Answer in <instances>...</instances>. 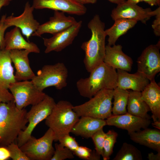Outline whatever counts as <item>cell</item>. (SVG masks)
I'll return each instance as SVG.
<instances>
[{"label": "cell", "instance_id": "277c9868", "mask_svg": "<svg viewBox=\"0 0 160 160\" xmlns=\"http://www.w3.org/2000/svg\"><path fill=\"white\" fill-rule=\"evenodd\" d=\"M69 102L61 100L56 103L51 113L45 119V123L55 134V142L69 134L79 117L73 111Z\"/></svg>", "mask_w": 160, "mask_h": 160}, {"label": "cell", "instance_id": "ac0fdd59", "mask_svg": "<svg viewBox=\"0 0 160 160\" xmlns=\"http://www.w3.org/2000/svg\"><path fill=\"white\" fill-rule=\"evenodd\" d=\"M31 52L26 50L9 51L10 57L15 66V76L16 81L31 80L35 76L31 69L28 55Z\"/></svg>", "mask_w": 160, "mask_h": 160}, {"label": "cell", "instance_id": "f1b7e54d", "mask_svg": "<svg viewBox=\"0 0 160 160\" xmlns=\"http://www.w3.org/2000/svg\"><path fill=\"white\" fill-rule=\"evenodd\" d=\"M118 133L113 130H109L105 133L103 143V160H108L113 152V148L116 142Z\"/></svg>", "mask_w": 160, "mask_h": 160}, {"label": "cell", "instance_id": "ee69618b", "mask_svg": "<svg viewBox=\"0 0 160 160\" xmlns=\"http://www.w3.org/2000/svg\"><path fill=\"white\" fill-rule=\"evenodd\" d=\"M127 2L133 4H137L139 2H140V0H127L126 1Z\"/></svg>", "mask_w": 160, "mask_h": 160}, {"label": "cell", "instance_id": "603a6c76", "mask_svg": "<svg viewBox=\"0 0 160 160\" xmlns=\"http://www.w3.org/2000/svg\"><path fill=\"white\" fill-rule=\"evenodd\" d=\"M141 98L149 107L153 121L160 120V87L155 79L141 92Z\"/></svg>", "mask_w": 160, "mask_h": 160}, {"label": "cell", "instance_id": "4dcf8cb0", "mask_svg": "<svg viewBox=\"0 0 160 160\" xmlns=\"http://www.w3.org/2000/svg\"><path fill=\"white\" fill-rule=\"evenodd\" d=\"M54 153L51 160H64L73 159L74 155L71 151L60 143H55Z\"/></svg>", "mask_w": 160, "mask_h": 160}, {"label": "cell", "instance_id": "4fadbf2b", "mask_svg": "<svg viewBox=\"0 0 160 160\" xmlns=\"http://www.w3.org/2000/svg\"><path fill=\"white\" fill-rule=\"evenodd\" d=\"M82 21H79L68 28L60 31L50 38H43L46 47L45 53L52 51H62L72 43L81 27Z\"/></svg>", "mask_w": 160, "mask_h": 160}, {"label": "cell", "instance_id": "7a4b0ae2", "mask_svg": "<svg viewBox=\"0 0 160 160\" xmlns=\"http://www.w3.org/2000/svg\"><path fill=\"white\" fill-rule=\"evenodd\" d=\"M91 32L90 39L83 42L81 47L84 52V63L89 73L103 62L105 55V25L98 15H95L88 24Z\"/></svg>", "mask_w": 160, "mask_h": 160}, {"label": "cell", "instance_id": "4316f807", "mask_svg": "<svg viewBox=\"0 0 160 160\" xmlns=\"http://www.w3.org/2000/svg\"><path fill=\"white\" fill-rule=\"evenodd\" d=\"M129 91L116 87L113 89V106L112 108V114L121 115L127 112L126 107L129 98Z\"/></svg>", "mask_w": 160, "mask_h": 160}, {"label": "cell", "instance_id": "e0dca14e", "mask_svg": "<svg viewBox=\"0 0 160 160\" xmlns=\"http://www.w3.org/2000/svg\"><path fill=\"white\" fill-rule=\"evenodd\" d=\"M77 22L73 17L66 16L65 12L55 10L53 16L47 22L40 25L32 36L40 37L45 33L54 35L68 28Z\"/></svg>", "mask_w": 160, "mask_h": 160}, {"label": "cell", "instance_id": "60d3db41", "mask_svg": "<svg viewBox=\"0 0 160 160\" xmlns=\"http://www.w3.org/2000/svg\"><path fill=\"white\" fill-rule=\"evenodd\" d=\"M9 3L7 0H0V10L2 7L8 5Z\"/></svg>", "mask_w": 160, "mask_h": 160}, {"label": "cell", "instance_id": "6da1fadb", "mask_svg": "<svg viewBox=\"0 0 160 160\" xmlns=\"http://www.w3.org/2000/svg\"><path fill=\"white\" fill-rule=\"evenodd\" d=\"M27 111L16 107L14 100L0 103V146L15 142L28 123Z\"/></svg>", "mask_w": 160, "mask_h": 160}, {"label": "cell", "instance_id": "74e56055", "mask_svg": "<svg viewBox=\"0 0 160 160\" xmlns=\"http://www.w3.org/2000/svg\"><path fill=\"white\" fill-rule=\"evenodd\" d=\"M147 158L149 160H160V152H157L156 154L153 152L148 153Z\"/></svg>", "mask_w": 160, "mask_h": 160}, {"label": "cell", "instance_id": "52a82bcc", "mask_svg": "<svg viewBox=\"0 0 160 160\" xmlns=\"http://www.w3.org/2000/svg\"><path fill=\"white\" fill-rule=\"evenodd\" d=\"M56 103L54 99L46 94L41 102L32 105L26 116L28 124L19 134L17 139V144L20 147L32 136L36 127L41 122L45 119L51 113Z\"/></svg>", "mask_w": 160, "mask_h": 160}, {"label": "cell", "instance_id": "836d02e7", "mask_svg": "<svg viewBox=\"0 0 160 160\" xmlns=\"http://www.w3.org/2000/svg\"><path fill=\"white\" fill-rule=\"evenodd\" d=\"M59 143L68 148L73 152L79 146V145L74 138L70 136L69 134L64 135L59 139Z\"/></svg>", "mask_w": 160, "mask_h": 160}, {"label": "cell", "instance_id": "7402d4cb", "mask_svg": "<svg viewBox=\"0 0 160 160\" xmlns=\"http://www.w3.org/2000/svg\"><path fill=\"white\" fill-rule=\"evenodd\" d=\"M80 117L71 132L76 136L91 138L95 133L106 125L105 119L87 116Z\"/></svg>", "mask_w": 160, "mask_h": 160}, {"label": "cell", "instance_id": "8fae6325", "mask_svg": "<svg viewBox=\"0 0 160 160\" xmlns=\"http://www.w3.org/2000/svg\"><path fill=\"white\" fill-rule=\"evenodd\" d=\"M9 51L0 49V101L8 102L14 100L9 91L11 83L16 81Z\"/></svg>", "mask_w": 160, "mask_h": 160}, {"label": "cell", "instance_id": "5bb4252c", "mask_svg": "<svg viewBox=\"0 0 160 160\" xmlns=\"http://www.w3.org/2000/svg\"><path fill=\"white\" fill-rule=\"evenodd\" d=\"M34 9L32 6L27 2L21 14L18 16L12 15L6 17L5 19V23L8 27L15 26L19 28L22 34L28 40L40 25L34 18L33 12Z\"/></svg>", "mask_w": 160, "mask_h": 160}, {"label": "cell", "instance_id": "7bdbcfd3", "mask_svg": "<svg viewBox=\"0 0 160 160\" xmlns=\"http://www.w3.org/2000/svg\"><path fill=\"white\" fill-rule=\"evenodd\" d=\"M110 2L117 4V5L123 3L126 1V0H108Z\"/></svg>", "mask_w": 160, "mask_h": 160}, {"label": "cell", "instance_id": "2e32d148", "mask_svg": "<svg viewBox=\"0 0 160 160\" xmlns=\"http://www.w3.org/2000/svg\"><path fill=\"white\" fill-rule=\"evenodd\" d=\"M34 9H48L71 15H82L87 12V8L75 0H33Z\"/></svg>", "mask_w": 160, "mask_h": 160}, {"label": "cell", "instance_id": "d6a6232c", "mask_svg": "<svg viewBox=\"0 0 160 160\" xmlns=\"http://www.w3.org/2000/svg\"><path fill=\"white\" fill-rule=\"evenodd\" d=\"M10 153V157L13 160H30L20 149L17 143H12L7 146Z\"/></svg>", "mask_w": 160, "mask_h": 160}, {"label": "cell", "instance_id": "5b68a950", "mask_svg": "<svg viewBox=\"0 0 160 160\" xmlns=\"http://www.w3.org/2000/svg\"><path fill=\"white\" fill-rule=\"evenodd\" d=\"M113 89H103L85 103L73 106L79 117L87 116L105 119L112 115Z\"/></svg>", "mask_w": 160, "mask_h": 160}, {"label": "cell", "instance_id": "7c38bea8", "mask_svg": "<svg viewBox=\"0 0 160 160\" xmlns=\"http://www.w3.org/2000/svg\"><path fill=\"white\" fill-rule=\"evenodd\" d=\"M156 9L152 11L150 8L143 9L137 5L127 2L118 4L112 11L111 16L114 20L118 19H127L140 21L145 23L151 17L155 16Z\"/></svg>", "mask_w": 160, "mask_h": 160}, {"label": "cell", "instance_id": "e575fe53", "mask_svg": "<svg viewBox=\"0 0 160 160\" xmlns=\"http://www.w3.org/2000/svg\"><path fill=\"white\" fill-rule=\"evenodd\" d=\"M6 15H3L0 20V49H4V33L6 29L9 28L5 22Z\"/></svg>", "mask_w": 160, "mask_h": 160}, {"label": "cell", "instance_id": "9a60e30c", "mask_svg": "<svg viewBox=\"0 0 160 160\" xmlns=\"http://www.w3.org/2000/svg\"><path fill=\"white\" fill-rule=\"evenodd\" d=\"M106 125L114 126L127 130L128 134L148 128L150 119L143 118L127 112L121 115H112L105 120Z\"/></svg>", "mask_w": 160, "mask_h": 160}, {"label": "cell", "instance_id": "ab89813d", "mask_svg": "<svg viewBox=\"0 0 160 160\" xmlns=\"http://www.w3.org/2000/svg\"><path fill=\"white\" fill-rule=\"evenodd\" d=\"M79 3L84 5V4H94L97 0H75Z\"/></svg>", "mask_w": 160, "mask_h": 160}, {"label": "cell", "instance_id": "1f68e13d", "mask_svg": "<svg viewBox=\"0 0 160 160\" xmlns=\"http://www.w3.org/2000/svg\"><path fill=\"white\" fill-rule=\"evenodd\" d=\"M105 135V133L102 128L95 133L91 137L95 145L96 152L102 156L103 154V146Z\"/></svg>", "mask_w": 160, "mask_h": 160}, {"label": "cell", "instance_id": "f6af8a7d", "mask_svg": "<svg viewBox=\"0 0 160 160\" xmlns=\"http://www.w3.org/2000/svg\"><path fill=\"white\" fill-rule=\"evenodd\" d=\"M7 0L8 1L10 2V1H12L13 0Z\"/></svg>", "mask_w": 160, "mask_h": 160}, {"label": "cell", "instance_id": "3957f363", "mask_svg": "<svg viewBox=\"0 0 160 160\" xmlns=\"http://www.w3.org/2000/svg\"><path fill=\"white\" fill-rule=\"evenodd\" d=\"M89 73L88 77L81 78L76 83L77 89L82 96L90 99L101 90L114 89L117 87L116 69L104 62Z\"/></svg>", "mask_w": 160, "mask_h": 160}, {"label": "cell", "instance_id": "b9f144b4", "mask_svg": "<svg viewBox=\"0 0 160 160\" xmlns=\"http://www.w3.org/2000/svg\"><path fill=\"white\" fill-rule=\"evenodd\" d=\"M153 126L157 128L158 129H160V120H157L154 121L153 123H151Z\"/></svg>", "mask_w": 160, "mask_h": 160}, {"label": "cell", "instance_id": "d4e9b609", "mask_svg": "<svg viewBox=\"0 0 160 160\" xmlns=\"http://www.w3.org/2000/svg\"><path fill=\"white\" fill-rule=\"evenodd\" d=\"M141 92L129 91L127 104V112L132 115L150 119L151 117L148 114L150 109L142 99Z\"/></svg>", "mask_w": 160, "mask_h": 160}, {"label": "cell", "instance_id": "83f0119b", "mask_svg": "<svg viewBox=\"0 0 160 160\" xmlns=\"http://www.w3.org/2000/svg\"><path fill=\"white\" fill-rule=\"evenodd\" d=\"M140 151L133 145L124 142L113 160H142Z\"/></svg>", "mask_w": 160, "mask_h": 160}, {"label": "cell", "instance_id": "30bf717a", "mask_svg": "<svg viewBox=\"0 0 160 160\" xmlns=\"http://www.w3.org/2000/svg\"><path fill=\"white\" fill-rule=\"evenodd\" d=\"M159 41L156 45H151L142 52L137 61V72L148 79L150 81L154 79L160 71Z\"/></svg>", "mask_w": 160, "mask_h": 160}, {"label": "cell", "instance_id": "8992f818", "mask_svg": "<svg viewBox=\"0 0 160 160\" xmlns=\"http://www.w3.org/2000/svg\"><path fill=\"white\" fill-rule=\"evenodd\" d=\"M68 71L63 63L44 65L31 80L36 87L43 91L51 86L61 90L67 85Z\"/></svg>", "mask_w": 160, "mask_h": 160}, {"label": "cell", "instance_id": "ba28073f", "mask_svg": "<svg viewBox=\"0 0 160 160\" xmlns=\"http://www.w3.org/2000/svg\"><path fill=\"white\" fill-rule=\"evenodd\" d=\"M55 134L50 128L40 138L32 135L20 147L30 160H51L55 151Z\"/></svg>", "mask_w": 160, "mask_h": 160}, {"label": "cell", "instance_id": "d590c367", "mask_svg": "<svg viewBox=\"0 0 160 160\" xmlns=\"http://www.w3.org/2000/svg\"><path fill=\"white\" fill-rule=\"evenodd\" d=\"M156 18L152 25L155 34L157 36L160 35V7L156 9Z\"/></svg>", "mask_w": 160, "mask_h": 160}, {"label": "cell", "instance_id": "9c48e42d", "mask_svg": "<svg viewBox=\"0 0 160 160\" xmlns=\"http://www.w3.org/2000/svg\"><path fill=\"white\" fill-rule=\"evenodd\" d=\"M9 90L16 107L19 110L36 104L42 100L46 94L39 90L31 81H15L11 84Z\"/></svg>", "mask_w": 160, "mask_h": 160}, {"label": "cell", "instance_id": "f35d334b", "mask_svg": "<svg viewBox=\"0 0 160 160\" xmlns=\"http://www.w3.org/2000/svg\"><path fill=\"white\" fill-rule=\"evenodd\" d=\"M140 1H144L151 6H160V0H140Z\"/></svg>", "mask_w": 160, "mask_h": 160}, {"label": "cell", "instance_id": "cb8c5ba5", "mask_svg": "<svg viewBox=\"0 0 160 160\" xmlns=\"http://www.w3.org/2000/svg\"><path fill=\"white\" fill-rule=\"evenodd\" d=\"M133 142L160 152V131L148 128L128 134Z\"/></svg>", "mask_w": 160, "mask_h": 160}, {"label": "cell", "instance_id": "bcb514c9", "mask_svg": "<svg viewBox=\"0 0 160 160\" xmlns=\"http://www.w3.org/2000/svg\"><path fill=\"white\" fill-rule=\"evenodd\" d=\"M1 102V101H0V103Z\"/></svg>", "mask_w": 160, "mask_h": 160}, {"label": "cell", "instance_id": "484cf974", "mask_svg": "<svg viewBox=\"0 0 160 160\" xmlns=\"http://www.w3.org/2000/svg\"><path fill=\"white\" fill-rule=\"evenodd\" d=\"M113 25L110 28L105 30V33L108 36V44L113 46L115 44L118 38L133 27L137 21L127 19H118L114 20Z\"/></svg>", "mask_w": 160, "mask_h": 160}, {"label": "cell", "instance_id": "ffe728a7", "mask_svg": "<svg viewBox=\"0 0 160 160\" xmlns=\"http://www.w3.org/2000/svg\"><path fill=\"white\" fill-rule=\"evenodd\" d=\"M117 70V87L121 89L141 92L150 82L148 79L137 72L131 74L123 70Z\"/></svg>", "mask_w": 160, "mask_h": 160}, {"label": "cell", "instance_id": "44dd1931", "mask_svg": "<svg viewBox=\"0 0 160 160\" xmlns=\"http://www.w3.org/2000/svg\"><path fill=\"white\" fill-rule=\"evenodd\" d=\"M4 49L9 51L26 50L31 53H36L40 52L37 46L33 42L26 41L22 36L20 29L16 27L5 35Z\"/></svg>", "mask_w": 160, "mask_h": 160}, {"label": "cell", "instance_id": "d6986e66", "mask_svg": "<svg viewBox=\"0 0 160 160\" xmlns=\"http://www.w3.org/2000/svg\"><path fill=\"white\" fill-rule=\"evenodd\" d=\"M122 47L119 44L106 46L103 62L115 69L131 71L133 61L132 59L122 50Z\"/></svg>", "mask_w": 160, "mask_h": 160}, {"label": "cell", "instance_id": "f546056e", "mask_svg": "<svg viewBox=\"0 0 160 160\" xmlns=\"http://www.w3.org/2000/svg\"><path fill=\"white\" fill-rule=\"evenodd\" d=\"M80 158L86 160H99L100 155H99L95 150H92L85 146H79L73 152Z\"/></svg>", "mask_w": 160, "mask_h": 160}, {"label": "cell", "instance_id": "8d00e7d4", "mask_svg": "<svg viewBox=\"0 0 160 160\" xmlns=\"http://www.w3.org/2000/svg\"><path fill=\"white\" fill-rule=\"evenodd\" d=\"M10 158V152L7 147L0 146V160H7Z\"/></svg>", "mask_w": 160, "mask_h": 160}]
</instances>
